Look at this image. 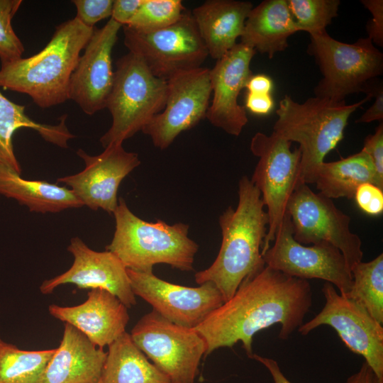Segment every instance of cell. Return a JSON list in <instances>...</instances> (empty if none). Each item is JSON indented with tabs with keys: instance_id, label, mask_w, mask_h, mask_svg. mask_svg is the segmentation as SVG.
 <instances>
[{
	"instance_id": "obj_26",
	"label": "cell",
	"mask_w": 383,
	"mask_h": 383,
	"mask_svg": "<svg viewBox=\"0 0 383 383\" xmlns=\"http://www.w3.org/2000/svg\"><path fill=\"white\" fill-rule=\"evenodd\" d=\"M26 106L16 104L0 91V163L21 174V167L14 154L12 137L18 129L26 128L37 131L46 141L61 148L74 138L66 126L67 115L60 118L55 125L41 123L33 120L25 112Z\"/></svg>"
},
{
	"instance_id": "obj_20",
	"label": "cell",
	"mask_w": 383,
	"mask_h": 383,
	"mask_svg": "<svg viewBox=\"0 0 383 383\" xmlns=\"http://www.w3.org/2000/svg\"><path fill=\"white\" fill-rule=\"evenodd\" d=\"M49 313L76 328L96 346H109L126 331L128 307L115 295L102 289H90L81 304L62 306L51 304Z\"/></svg>"
},
{
	"instance_id": "obj_29",
	"label": "cell",
	"mask_w": 383,
	"mask_h": 383,
	"mask_svg": "<svg viewBox=\"0 0 383 383\" xmlns=\"http://www.w3.org/2000/svg\"><path fill=\"white\" fill-rule=\"evenodd\" d=\"M353 284L344 296L361 304L380 324H383V254L370 262H360L350 270Z\"/></svg>"
},
{
	"instance_id": "obj_5",
	"label": "cell",
	"mask_w": 383,
	"mask_h": 383,
	"mask_svg": "<svg viewBox=\"0 0 383 383\" xmlns=\"http://www.w3.org/2000/svg\"><path fill=\"white\" fill-rule=\"evenodd\" d=\"M113 214L116 229L106 249L127 269L152 272L155 265L164 263L182 271L193 270L199 246L188 237L189 225L145 221L129 209L123 198L118 199Z\"/></svg>"
},
{
	"instance_id": "obj_33",
	"label": "cell",
	"mask_w": 383,
	"mask_h": 383,
	"mask_svg": "<svg viewBox=\"0 0 383 383\" xmlns=\"http://www.w3.org/2000/svg\"><path fill=\"white\" fill-rule=\"evenodd\" d=\"M77 10L76 18L88 28L95 27V24L111 16L113 0H74Z\"/></svg>"
},
{
	"instance_id": "obj_13",
	"label": "cell",
	"mask_w": 383,
	"mask_h": 383,
	"mask_svg": "<svg viewBox=\"0 0 383 383\" xmlns=\"http://www.w3.org/2000/svg\"><path fill=\"white\" fill-rule=\"evenodd\" d=\"M322 292L326 303L311 320L298 328L302 335L320 326L333 328L345 346L361 355L376 375L383 381V327L358 302L338 294L334 286L325 282Z\"/></svg>"
},
{
	"instance_id": "obj_25",
	"label": "cell",
	"mask_w": 383,
	"mask_h": 383,
	"mask_svg": "<svg viewBox=\"0 0 383 383\" xmlns=\"http://www.w3.org/2000/svg\"><path fill=\"white\" fill-rule=\"evenodd\" d=\"M367 182L383 189V180L379 178L370 155L363 149L336 161H323L316 169L313 179L319 192L331 199H353L357 188Z\"/></svg>"
},
{
	"instance_id": "obj_36",
	"label": "cell",
	"mask_w": 383,
	"mask_h": 383,
	"mask_svg": "<svg viewBox=\"0 0 383 383\" xmlns=\"http://www.w3.org/2000/svg\"><path fill=\"white\" fill-rule=\"evenodd\" d=\"M370 155L379 178L383 180V122L380 121L374 133L368 135L363 145Z\"/></svg>"
},
{
	"instance_id": "obj_10",
	"label": "cell",
	"mask_w": 383,
	"mask_h": 383,
	"mask_svg": "<svg viewBox=\"0 0 383 383\" xmlns=\"http://www.w3.org/2000/svg\"><path fill=\"white\" fill-rule=\"evenodd\" d=\"M122 28L129 52L139 57L153 75L166 81L177 73L201 67L209 56L189 11L175 23L159 30Z\"/></svg>"
},
{
	"instance_id": "obj_4",
	"label": "cell",
	"mask_w": 383,
	"mask_h": 383,
	"mask_svg": "<svg viewBox=\"0 0 383 383\" xmlns=\"http://www.w3.org/2000/svg\"><path fill=\"white\" fill-rule=\"evenodd\" d=\"M373 97L370 91L362 100L352 104L314 96L298 103L289 95L279 101L273 132L299 143L301 152L300 181L313 183L317 167L343 138L350 115Z\"/></svg>"
},
{
	"instance_id": "obj_43",
	"label": "cell",
	"mask_w": 383,
	"mask_h": 383,
	"mask_svg": "<svg viewBox=\"0 0 383 383\" xmlns=\"http://www.w3.org/2000/svg\"><path fill=\"white\" fill-rule=\"evenodd\" d=\"M99 383H101V382L99 381Z\"/></svg>"
},
{
	"instance_id": "obj_38",
	"label": "cell",
	"mask_w": 383,
	"mask_h": 383,
	"mask_svg": "<svg viewBox=\"0 0 383 383\" xmlns=\"http://www.w3.org/2000/svg\"><path fill=\"white\" fill-rule=\"evenodd\" d=\"M274 107V99L271 94H258L247 92L245 99V109L258 116L270 113Z\"/></svg>"
},
{
	"instance_id": "obj_17",
	"label": "cell",
	"mask_w": 383,
	"mask_h": 383,
	"mask_svg": "<svg viewBox=\"0 0 383 383\" xmlns=\"http://www.w3.org/2000/svg\"><path fill=\"white\" fill-rule=\"evenodd\" d=\"M121 27L112 18L101 28L94 27L71 76L69 99L88 115L106 108L114 79L112 50Z\"/></svg>"
},
{
	"instance_id": "obj_28",
	"label": "cell",
	"mask_w": 383,
	"mask_h": 383,
	"mask_svg": "<svg viewBox=\"0 0 383 383\" xmlns=\"http://www.w3.org/2000/svg\"><path fill=\"white\" fill-rule=\"evenodd\" d=\"M55 350H22L0 339V383H40Z\"/></svg>"
},
{
	"instance_id": "obj_12",
	"label": "cell",
	"mask_w": 383,
	"mask_h": 383,
	"mask_svg": "<svg viewBox=\"0 0 383 383\" xmlns=\"http://www.w3.org/2000/svg\"><path fill=\"white\" fill-rule=\"evenodd\" d=\"M292 231L286 211L275 233L273 245L262 254L265 264L293 277L323 279L345 296L351 289L353 277L342 252L326 242L311 246L302 245L295 240Z\"/></svg>"
},
{
	"instance_id": "obj_42",
	"label": "cell",
	"mask_w": 383,
	"mask_h": 383,
	"mask_svg": "<svg viewBox=\"0 0 383 383\" xmlns=\"http://www.w3.org/2000/svg\"><path fill=\"white\" fill-rule=\"evenodd\" d=\"M345 383H383L371 369V367L364 361L360 370L350 377Z\"/></svg>"
},
{
	"instance_id": "obj_23",
	"label": "cell",
	"mask_w": 383,
	"mask_h": 383,
	"mask_svg": "<svg viewBox=\"0 0 383 383\" xmlns=\"http://www.w3.org/2000/svg\"><path fill=\"white\" fill-rule=\"evenodd\" d=\"M300 31L287 0H265L250 11L240 43L269 58L288 47V38Z\"/></svg>"
},
{
	"instance_id": "obj_15",
	"label": "cell",
	"mask_w": 383,
	"mask_h": 383,
	"mask_svg": "<svg viewBox=\"0 0 383 383\" xmlns=\"http://www.w3.org/2000/svg\"><path fill=\"white\" fill-rule=\"evenodd\" d=\"M132 291L168 321L194 328L224 302L223 297L210 282L189 287L162 280L152 272L127 269Z\"/></svg>"
},
{
	"instance_id": "obj_31",
	"label": "cell",
	"mask_w": 383,
	"mask_h": 383,
	"mask_svg": "<svg viewBox=\"0 0 383 383\" xmlns=\"http://www.w3.org/2000/svg\"><path fill=\"white\" fill-rule=\"evenodd\" d=\"M289 11L300 31L309 35L326 30L337 16L339 0H287Z\"/></svg>"
},
{
	"instance_id": "obj_8",
	"label": "cell",
	"mask_w": 383,
	"mask_h": 383,
	"mask_svg": "<svg viewBox=\"0 0 383 383\" xmlns=\"http://www.w3.org/2000/svg\"><path fill=\"white\" fill-rule=\"evenodd\" d=\"M131 337L172 383H194L207 343L195 329L175 324L155 311L143 316Z\"/></svg>"
},
{
	"instance_id": "obj_14",
	"label": "cell",
	"mask_w": 383,
	"mask_h": 383,
	"mask_svg": "<svg viewBox=\"0 0 383 383\" xmlns=\"http://www.w3.org/2000/svg\"><path fill=\"white\" fill-rule=\"evenodd\" d=\"M167 84L163 110L142 130L161 150L206 118L211 96L210 70L206 67L177 73L167 80Z\"/></svg>"
},
{
	"instance_id": "obj_9",
	"label": "cell",
	"mask_w": 383,
	"mask_h": 383,
	"mask_svg": "<svg viewBox=\"0 0 383 383\" xmlns=\"http://www.w3.org/2000/svg\"><path fill=\"white\" fill-rule=\"evenodd\" d=\"M291 146L292 142L273 131L270 135L257 133L250 142V150L258 157L250 180L261 194L269 220L262 255L273 242L289 200L301 183V152L298 148L292 150Z\"/></svg>"
},
{
	"instance_id": "obj_19",
	"label": "cell",
	"mask_w": 383,
	"mask_h": 383,
	"mask_svg": "<svg viewBox=\"0 0 383 383\" xmlns=\"http://www.w3.org/2000/svg\"><path fill=\"white\" fill-rule=\"evenodd\" d=\"M255 52L251 47L237 43L210 70L213 98L206 117L213 126L234 136L240 134L248 121L238 99L252 74L250 62Z\"/></svg>"
},
{
	"instance_id": "obj_22",
	"label": "cell",
	"mask_w": 383,
	"mask_h": 383,
	"mask_svg": "<svg viewBox=\"0 0 383 383\" xmlns=\"http://www.w3.org/2000/svg\"><path fill=\"white\" fill-rule=\"evenodd\" d=\"M252 8L250 1L208 0L191 11L209 55L217 60L237 44Z\"/></svg>"
},
{
	"instance_id": "obj_41",
	"label": "cell",
	"mask_w": 383,
	"mask_h": 383,
	"mask_svg": "<svg viewBox=\"0 0 383 383\" xmlns=\"http://www.w3.org/2000/svg\"><path fill=\"white\" fill-rule=\"evenodd\" d=\"M251 358L260 362L266 367L269 371L274 383H292L284 376L279 364L274 359L262 357L255 353H253Z\"/></svg>"
},
{
	"instance_id": "obj_39",
	"label": "cell",
	"mask_w": 383,
	"mask_h": 383,
	"mask_svg": "<svg viewBox=\"0 0 383 383\" xmlns=\"http://www.w3.org/2000/svg\"><path fill=\"white\" fill-rule=\"evenodd\" d=\"M373 95L375 100L372 105L356 121L357 123H371L374 121H382L383 120V89L382 85L379 86L376 91L374 89Z\"/></svg>"
},
{
	"instance_id": "obj_21",
	"label": "cell",
	"mask_w": 383,
	"mask_h": 383,
	"mask_svg": "<svg viewBox=\"0 0 383 383\" xmlns=\"http://www.w3.org/2000/svg\"><path fill=\"white\" fill-rule=\"evenodd\" d=\"M106 355L82 332L65 323L62 338L40 383H99Z\"/></svg>"
},
{
	"instance_id": "obj_27",
	"label": "cell",
	"mask_w": 383,
	"mask_h": 383,
	"mask_svg": "<svg viewBox=\"0 0 383 383\" xmlns=\"http://www.w3.org/2000/svg\"><path fill=\"white\" fill-rule=\"evenodd\" d=\"M101 383H172L125 332L109 346Z\"/></svg>"
},
{
	"instance_id": "obj_24",
	"label": "cell",
	"mask_w": 383,
	"mask_h": 383,
	"mask_svg": "<svg viewBox=\"0 0 383 383\" xmlns=\"http://www.w3.org/2000/svg\"><path fill=\"white\" fill-rule=\"evenodd\" d=\"M0 194L27 206L30 211L43 213L83 206L66 187L46 181L23 179L15 170L1 163Z\"/></svg>"
},
{
	"instance_id": "obj_32",
	"label": "cell",
	"mask_w": 383,
	"mask_h": 383,
	"mask_svg": "<svg viewBox=\"0 0 383 383\" xmlns=\"http://www.w3.org/2000/svg\"><path fill=\"white\" fill-rule=\"evenodd\" d=\"M21 0H0V60L9 62L22 57L24 46L16 34L11 20L21 5Z\"/></svg>"
},
{
	"instance_id": "obj_18",
	"label": "cell",
	"mask_w": 383,
	"mask_h": 383,
	"mask_svg": "<svg viewBox=\"0 0 383 383\" xmlns=\"http://www.w3.org/2000/svg\"><path fill=\"white\" fill-rule=\"evenodd\" d=\"M67 250L74 262L66 272L40 286L43 294H50L59 286L72 284L81 289H102L115 295L126 307L136 304L127 268L111 252H97L89 248L79 238L70 240Z\"/></svg>"
},
{
	"instance_id": "obj_40",
	"label": "cell",
	"mask_w": 383,
	"mask_h": 383,
	"mask_svg": "<svg viewBox=\"0 0 383 383\" xmlns=\"http://www.w3.org/2000/svg\"><path fill=\"white\" fill-rule=\"evenodd\" d=\"M273 87V81L269 76L259 74H252L248 79L245 88L248 93L271 94Z\"/></svg>"
},
{
	"instance_id": "obj_11",
	"label": "cell",
	"mask_w": 383,
	"mask_h": 383,
	"mask_svg": "<svg viewBox=\"0 0 383 383\" xmlns=\"http://www.w3.org/2000/svg\"><path fill=\"white\" fill-rule=\"evenodd\" d=\"M293 236L302 245L328 243L343 255L350 270L362 261L360 237L350 229V217L334 204L333 200L313 192L301 183L292 194L287 207Z\"/></svg>"
},
{
	"instance_id": "obj_7",
	"label": "cell",
	"mask_w": 383,
	"mask_h": 383,
	"mask_svg": "<svg viewBox=\"0 0 383 383\" xmlns=\"http://www.w3.org/2000/svg\"><path fill=\"white\" fill-rule=\"evenodd\" d=\"M307 52L323 75L314 89L316 96L345 101L351 94L365 92L369 82L383 72V54L368 37L349 44L323 30L310 35Z\"/></svg>"
},
{
	"instance_id": "obj_2",
	"label": "cell",
	"mask_w": 383,
	"mask_h": 383,
	"mask_svg": "<svg viewBox=\"0 0 383 383\" xmlns=\"http://www.w3.org/2000/svg\"><path fill=\"white\" fill-rule=\"evenodd\" d=\"M238 194L236 209L229 206L219 217L222 242L216 260L194 275L199 285L213 283L224 301L245 277L265 265L262 249L269 220L261 194L247 176L239 180Z\"/></svg>"
},
{
	"instance_id": "obj_1",
	"label": "cell",
	"mask_w": 383,
	"mask_h": 383,
	"mask_svg": "<svg viewBox=\"0 0 383 383\" xmlns=\"http://www.w3.org/2000/svg\"><path fill=\"white\" fill-rule=\"evenodd\" d=\"M312 297L307 280L265 265L245 277L235 294L194 328L206 340V355L240 341L251 358L253 336L279 323V338L289 339L303 324L312 306Z\"/></svg>"
},
{
	"instance_id": "obj_6",
	"label": "cell",
	"mask_w": 383,
	"mask_h": 383,
	"mask_svg": "<svg viewBox=\"0 0 383 383\" xmlns=\"http://www.w3.org/2000/svg\"><path fill=\"white\" fill-rule=\"evenodd\" d=\"M167 81L153 75L143 60L128 52L116 62L106 108L112 116L100 143L105 148L134 135L160 113L167 98Z\"/></svg>"
},
{
	"instance_id": "obj_30",
	"label": "cell",
	"mask_w": 383,
	"mask_h": 383,
	"mask_svg": "<svg viewBox=\"0 0 383 383\" xmlns=\"http://www.w3.org/2000/svg\"><path fill=\"white\" fill-rule=\"evenodd\" d=\"M187 11L181 0H143L126 26L140 31H152L177 22Z\"/></svg>"
},
{
	"instance_id": "obj_3",
	"label": "cell",
	"mask_w": 383,
	"mask_h": 383,
	"mask_svg": "<svg viewBox=\"0 0 383 383\" xmlns=\"http://www.w3.org/2000/svg\"><path fill=\"white\" fill-rule=\"evenodd\" d=\"M94 28L76 18L58 25L48 43L26 58L2 63L0 87L28 95L40 108L69 99L71 76Z\"/></svg>"
},
{
	"instance_id": "obj_34",
	"label": "cell",
	"mask_w": 383,
	"mask_h": 383,
	"mask_svg": "<svg viewBox=\"0 0 383 383\" xmlns=\"http://www.w3.org/2000/svg\"><path fill=\"white\" fill-rule=\"evenodd\" d=\"M354 199L365 213L378 216L383 211V189L372 183H364L356 189Z\"/></svg>"
},
{
	"instance_id": "obj_35",
	"label": "cell",
	"mask_w": 383,
	"mask_h": 383,
	"mask_svg": "<svg viewBox=\"0 0 383 383\" xmlns=\"http://www.w3.org/2000/svg\"><path fill=\"white\" fill-rule=\"evenodd\" d=\"M363 6L372 13V18L367 24L368 38L373 44L383 46V1L362 0Z\"/></svg>"
},
{
	"instance_id": "obj_16",
	"label": "cell",
	"mask_w": 383,
	"mask_h": 383,
	"mask_svg": "<svg viewBox=\"0 0 383 383\" xmlns=\"http://www.w3.org/2000/svg\"><path fill=\"white\" fill-rule=\"evenodd\" d=\"M77 154L84 161V169L59 178L57 182L70 187L83 206L113 213L118 204L117 193L121 182L140 164L138 154L127 152L122 144L110 145L95 156L82 149Z\"/></svg>"
},
{
	"instance_id": "obj_37",
	"label": "cell",
	"mask_w": 383,
	"mask_h": 383,
	"mask_svg": "<svg viewBox=\"0 0 383 383\" xmlns=\"http://www.w3.org/2000/svg\"><path fill=\"white\" fill-rule=\"evenodd\" d=\"M142 2L143 0H114L111 18L122 26L128 25Z\"/></svg>"
}]
</instances>
